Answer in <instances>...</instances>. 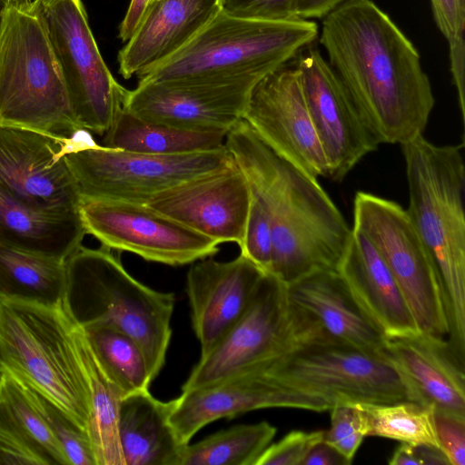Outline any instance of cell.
<instances>
[{
  "label": "cell",
  "mask_w": 465,
  "mask_h": 465,
  "mask_svg": "<svg viewBox=\"0 0 465 465\" xmlns=\"http://www.w3.org/2000/svg\"><path fill=\"white\" fill-rule=\"evenodd\" d=\"M328 63L381 143L421 135L434 106L420 54L371 0H348L318 35Z\"/></svg>",
  "instance_id": "1"
},
{
  "label": "cell",
  "mask_w": 465,
  "mask_h": 465,
  "mask_svg": "<svg viewBox=\"0 0 465 465\" xmlns=\"http://www.w3.org/2000/svg\"><path fill=\"white\" fill-rule=\"evenodd\" d=\"M224 144L269 219L271 274L289 284L318 270L337 271L352 228L317 179L276 153L243 119Z\"/></svg>",
  "instance_id": "2"
},
{
  "label": "cell",
  "mask_w": 465,
  "mask_h": 465,
  "mask_svg": "<svg viewBox=\"0 0 465 465\" xmlns=\"http://www.w3.org/2000/svg\"><path fill=\"white\" fill-rule=\"evenodd\" d=\"M464 144L439 146L419 135L401 144L407 213L440 276L447 301L448 341L465 358Z\"/></svg>",
  "instance_id": "3"
},
{
  "label": "cell",
  "mask_w": 465,
  "mask_h": 465,
  "mask_svg": "<svg viewBox=\"0 0 465 465\" xmlns=\"http://www.w3.org/2000/svg\"><path fill=\"white\" fill-rule=\"evenodd\" d=\"M64 302L81 327L104 324L131 336L141 347L154 380L172 338L175 297L134 278L106 247L81 245L65 260Z\"/></svg>",
  "instance_id": "4"
},
{
  "label": "cell",
  "mask_w": 465,
  "mask_h": 465,
  "mask_svg": "<svg viewBox=\"0 0 465 465\" xmlns=\"http://www.w3.org/2000/svg\"><path fill=\"white\" fill-rule=\"evenodd\" d=\"M0 370L86 430L89 394L64 299L46 304L0 295Z\"/></svg>",
  "instance_id": "5"
},
{
  "label": "cell",
  "mask_w": 465,
  "mask_h": 465,
  "mask_svg": "<svg viewBox=\"0 0 465 465\" xmlns=\"http://www.w3.org/2000/svg\"><path fill=\"white\" fill-rule=\"evenodd\" d=\"M318 35L312 20L249 19L221 10L183 48L138 75V82L262 79L297 56Z\"/></svg>",
  "instance_id": "6"
},
{
  "label": "cell",
  "mask_w": 465,
  "mask_h": 465,
  "mask_svg": "<svg viewBox=\"0 0 465 465\" xmlns=\"http://www.w3.org/2000/svg\"><path fill=\"white\" fill-rule=\"evenodd\" d=\"M0 123L73 139L83 130L71 108L45 24L33 1L0 11Z\"/></svg>",
  "instance_id": "7"
},
{
  "label": "cell",
  "mask_w": 465,
  "mask_h": 465,
  "mask_svg": "<svg viewBox=\"0 0 465 465\" xmlns=\"http://www.w3.org/2000/svg\"><path fill=\"white\" fill-rule=\"evenodd\" d=\"M321 339L330 340L309 315L292 303L286 283L265 273L243 314L209 352L201 355L182 391L271 362L305 342Z\"/></svg>",
  "instance_id": "8"
},
{
  "label": "cell",
  "mask_w": 465,
  "mask_h": 465,
  "mask_svg": "<svg viewBox=\"0 0 465 465\" xmlns=\"http://www.w3.org/2000/svg\"><path fill=\"white\" fill-rule=\"evenodd\" d=\"M375 247L395 279L420 331L449 337L447 301L436 267L405 209L358 192L353 226Z\"/></svg>",
  "instance_id": "9"
},
{
  "label": "cell",
  "mask_w": 465,
  "mask_h": 465,
  "mask_svg": "<svg viewBox=\"0 0 465 465\" xmlns=\"http://www.w3.org/2000/svg\"><path fill=\"white\" fill-rule=\"evenodd\" d=\"M75 143L65 153L81 197L146 203L184 181L233 162L226 146L182 154H150Z\"/></svg>",
  "instance_id": "10"
},
{
  "label": "cell",
  "mask_w": 465,
  "mask_h": 465,
  "mask_svg": "<svg viewBox=\"0 0 465 465\" xmlns=\"http://www.w3.org/2000/svg\"><path fill=\"white\" fill-rule=\"evenodd\" d=\"M263 369L281 386L336 402L407 401L402 382L382 357L330 340L305 342Z\"/></svg>",
  "instance_id": "11"
},
{
  "label": "cell",
  "mask_w": 465,
  "mask_h": 465,
  "mask_svg": "<svg viewBox=\"0 0 465 465\" xmlns=\"http://www.w3.org/2000/svg\"><path fill=\"white\" fill-rule=\"evenodd\" d=\"M58 61L76 122L104 135L124 107L127 89L105 64L81 0H34Z\"/></svg>",
  "instance_id": "12"
},
{
  "label": "cell",
  "mask_w": 465,
  "mask_h": 465,
  "mask_svg": "<svg viewBox=\"0 0 465 465\" xmlns=\"http://www.w3.org/2000/svg\"><path fill=\"white\" fill-rule=\"evenodd\" d=\"M78 212L86 234L102 246L148 262L181 266L219 251L216 241L145 203L81 197Z\"/></svg>",
  "instance_id": "13"
},
{
  "label": "cell",
  "mask_w": 465,
  "mask_h": 465,
  "mask_svg": "<svg viewBox=\"0 0 465 465\" xmlns=\"http://www.w3.org/2000/svg\"><path fill=\"white\" fill-rule=\"evenodd\" d=\"M74 141L0 123V188L41 210L79 213L81 194L65 158Z\"/></svg>",
  "instance_id": "14"
},
{
  "label": "cell",
  "mask_w": 465,
  "mask_h": 465,
  "mask_svg": "<svg viewBox=\"0 0 465 465\" xmlns=\"http://www.w3.org/2000/svg\"><path fill=\"white\" fill-rule=\"evenodd\" d=\"M295 64L326 159L327 177L342 180L381 142L319 50L309 47Z\"/></svg>",
  "instance_id": "15"
},
{
  "label": "cell",
  "mask_w": 465,
  "mask_h": 465,
  "mask_svg": "<svg viewBox=\"0 0 465 465\" xmlns=\"http://www.w3.org/2000/svg\"><path fill=\"white\" fill-rule=\"evenodd\" d=\"M261 79L138 82L127 90L124 108L145 120L181 129L227 134L242 119Z\"/></svg>",
  "instance_id": "16"
},
{
  "label": "cell",
  "mask_w": 465,
  "mask_h": 465,
  "mask_svg": "<svg viewBox=\"0 0 465 465\" xmlns=\"http://www.w3.org/2000/svg\"><path fill=\"white\" fill-rule=\"evenodd\" d=\"M242 119L283 159L315 179L327 177L326 159L295 63L283 64L255 84Z\"/></svg>",
  "instance_id": "17"
},
{
  "label": "cell",
  "mask_w": 465,
  "mask_h": 465,
  "mask_svg": "<svg viewBox=\"0 0 465 465\" xmlns=\"http://www.w3.org/2000/svg\"><path fill=\"white\" fill-rule=\"evenodd\" d=\"M170 403V422L183 445L190 443L204 426L219 419L268 408L322 412L332 407L321 398L281 386L263 369L257 367L182 391Z\"/></svg>",
  "instance_id": "18"
},
{
  "label": "cell",
  "mask_w": 465,
  "mask_h": 465,
  "mask_svg": "<svg viewBox=\"0 0 465 465\" xmlns=\"http://www.w3.org/2000/svg\"><path fill=\"white\" fill-rule=\"evenodd\" d=\"M250 202L248 183L233 160L157 193L145 204L220 244L240 245Z\"/></svg>",
  "instance_id": "19"
},
{
  "label": "cell",
  "mask_w": 465,
  "mask_h": 465,
  "mask_svg": "<svg viewBox=\"0 0 465 465\" xmlns=\"http://www.w3.org/2000/svg\"><path fill=\"white\" fill-rule=\"evenodd\" d=\"M264 274L242 254L228 262L207 257L191 266L186 294L201 355L209 352L241 318Z\"/></svg>",
  "instance_id": "20"
},
{
  "label": "cell",
  "mask_w": 465,
  "mask_h": 465,
  "mask_svg": "<svg viewBox=\"0 0 465 465\" xmlns=\"http://www.w3.org/2000/svg\"><path fill=\"white\" fill-rule=\"evenodd\" d=\"M383 357L399 375L407 401L465 417V360L448 340L420 331L387 337Z\"/></svg>",
  "instance_id": "21"
},
{
  "label": "cell",
  "mask_w": 465,
  "mask_h": 465,
  "mask_svg": "<svg viewBox=\"0 0 465 465\" xmlns=\"http://www.w3.org/2000/svg\"><path fill=\"white\" fill-rule=\"evenodd\" d=\"M221 10V0H152L119 52V73L129 79L166 61Z\"/></svg>",
  "instance_id": "22"
},
{
  "label": "cell",
  "mask_w": 465,
  "mask_h": 465,
  "mask_svg": "<svg viewBox=\"0 0 465 465\" xmlns=\"http://www.w3.org/2000/svg\"><path fill=\"white\" fill-rule=\"evenodd\" d=\"M286 285L292 303L327 338L384 358V335L360 308L337 271L318 270Z\"/></svg>",
  "instance_id": "23"
},
{
  "label": "cell",
  "mask_w": 465,
  "mask_h": 465,
  "mask_svg": "<svg viewBox=\"0 0 465 465\" xmlns=\"http://www.w3.org/2000/svg\"><path fill=\"white\" fill-rule=\"evenodd\" d=\"M337 272L360 308L385 338L419 331L386 263L371 242L354 228Z\"/></svg>",
  "instance_id": "24"
},
{
  "label": "cell",
  "mask_w": 465,
  "mask_h": 465,
  "mask_svg": "<svg viewBox=\"0 0 465 465\" xmlns=\"http://www.w3.org/2000/svg\"><path fill=\"white\" fill-rule=\"evenodd\" d=\"M70 465L28 388L0 370V465Z\"/></svg>",
  "instance_id": "25"
},
{
  "label": "cell",
  "mask_w": 465,
  "mask_h": 465,
  "mask_svg": "<svg viewBox=\"0 0 465 465\" xmlns=\"http://www.w3.org/2000/svg\"><path fill=\"white\" fill-rule=\"evenodd\" d=\"M170 407L149 390L122 398L117 432L125 465H179L185 445L170 422Z\"/></svg>",
  "instance_id": "26"
},
{
  "label": "cell",
  "mask_w": 465,
  "mask_h": 465,
  "mask_svg": "<svg viewBox=\"0 0 465 465\" xmlns=\"http://www.w3.org/2000/svg\"><path fill=\"white\" fill-rule=\"evenodd\" d=\"M85 234L79 213L41 210L0 188V244L66 260Z\"/></svg>",
  "instance_id": "27"
},
{
  "label": "cell",
  "mask_w": 465,
  "mask_h": 465,
  "mask_svg": "<svg viewBox=\"0 0 465 465\" xmlns=\"http://www.w3.org/2000/svg\"><path fill=\"white\" fill-rule=\"evenodd\" d=\"M73 339L89 394L86 431L96 465H125L117 432L118 409L124 396L105 373L84 331L74 320Z\"/></svg>",
  "instance_id": "28"
},
{
  "label": "cell",
  "mask_w": 465,
  "mask_h": 465,
  "mask_svg": "<svg viewBox=\"0 0 465 465\" xmlns=\"http://www.w3.org/2000/svg\"><path fill=\"white\" fill-rule=\"evenodd\" d=\"M227 134L191 131L143 119L124 107L104 134L103 146L150 154H182L224 146Z\"/></svg>",
  "instance_id": "29"
},
{
  "label": "cell",
  "mask_w": 465,
  "mask_h": 465,
  "mask_svg": "<svg viewBox=\"0 0 465 465\" xmlns=\"http://www.w3.org/2000/svg\"><path fill=\"white\" fill-rule=\"evenodd\" d=\"M65 279V260L0 244V295L55 304Z\"/></svg>",
  "instance_id": "30"
},
{
  "label": "cell",
  "mask_w": 465,
  "mask_h": 465,
  "mask_svg": "<svg viewBox=\"0 0 465 465\" xmlns=\"http://www.w3.org/2000/svg\"><path fill=\"white\" fill-rule=\"evenodd\" d=\"M277 429L267 421L219 430L183 447L179 465H255Z\"/></svg>",
  "instance_id": "31"
},
{
  "label": "cell",
  "mask_w": 465,
  "mask_h": 465,
  "mask_svg": "<svg viewBox=\"0 0 465 465\" xmlns=\"http://www.w3.org/2000/svg\"><path fill=\"white\" fill-rule=\"evenodd\" d=\"M82 328L105 373L123 396L149 390L153 379L148 362L131 336L104 324Z\"/></svg>",
  "instance_id": "32"
},
{
  "label": "cell",
  "mask_w": 465,
  "mask_h": 465,
  "mask_svg": "<svg viewBox=\"0 0 465 465\" xmlns=\"http://www.w3.org/2000/svg\"><path fill=\"white\" fill-rule=\"evenodd\" d=\"M358 404L364 417L367 436L439 447L433 409L411 401Z\"/></svg>",
  "instance_id": "33"
},
{
  "label": "cell",
  "mask_w": 465,
  "mask_h": 465,
  "mask_svg": "<svg viewBox=\"0 0 465 465\" xmlns=\"http://www.w3.org/2000/svg\"><path fill=\"white\" fill-rule=\"evenodd\" d=\"M437 26L449 45L450 72L459 103L465 99V0H430Z\"/></svg>",
  "instance_id": "34"
},
{
  "label": "cell",
  "mask_w": 465,
  "mask_h": 465,
  "mask_svg": "<svg viewBox=\"0 0 465 465\" xmlns=\"http://www.w3.org/2000/svg\"><path fill=\"white\" fill-rule=\"evenodd\" d=\"M28 391L35 406L62 446L69 464L96 465L87 431L76 425L46 398L30 388Z\"/></svg>",
  "instance_id": "35"
},
{
  "label": "cell",
  "mask_w": 465,
  "mask_h": 465,
  "mask_svg": "<svg viewBox=\"0 0 465 465\" xmlns=\"http://www.w3.org/2000/svg\"><path fill=\"white\" fill-rule=\"evenodd\" d=\"M331 411V426L324 441L351 463L367 436L364 417L358 402L340 401Z\"/></svg>",
  "instance_id": "36"
},
{
  "label": "cell",
  "mask_w": 465,
  "mask_h": 465,
  "mask_svg": "<svg viewBox=\"0 0 465 465\" xmlns=\"http://www.w3.org/2000/svg\"><path fill=\"white\" fill-rule=\"evenodd\" d=\"M240 247L243 255L263 272L271 273L272 256V229L266 213L261 203L251 195V202Z\"/></svg>",
  "instance_id": "37"
},
{
  "label": "cell",
  "mask_w": 465,
  "mask_h": 465,
  "mask_svg": "<svg viewBox=\"0 0 465 465\" xmlns=\"http://www.w3.org/2000/svg\"><path fill=\"white\" fill-rule=\"evenodd\" d=\"M325 430H292L270 444L255 465H302L311 450L324 440Z\"/></svg>",
  "instance_id": "38"
},
{
  "label": "cell",
  "mask_w": 465,
  "mask_h": 465,
  "mask_svg": "<svg viewBox=\"0 0 465 465\" xmlns=\"http://www.w3.org/2000/svg\"><path fill=\"white\" fill-rule=\"evenodd\" d=\"M433 420L439 447L450 465H465V417L433 410Z\"/></svg>",
  "instance_id": "39"
},
{
  "label": "cell",
  "mask_w": 465,
  "mask_h": 465,
  "mask_svg": "<svg viewBox=\"0 0 465 465\" xmlns=\"http://www.w3.org/2000/svg\"><path fill=\"white\" fill-rule=\"evenodd\" d=\"M222 10L232 16L285 20L292 16L293 0H221Z\"/></svg>",
  "instance_id": "40"
},
{
  "label": "cell",
  "mask_w": 465,
  "mask_h": 465,
  "mask_svg": "<svg viewBox=\"0 0 465 465\" xmlns=\"http://www.w3.org/2000/svg\"><path fill=\"white\" fill-rule=\"evenodd\" d=\"M348 0H293L292 16L303 20L322 19Z\"/></svg>",
  "instance_id": "41"
},
{
  "label": "cell",
  "mask_w": 465,
  "mask_h": 465,
  "mask_svg": "<svg viewBox=\"0 0 465 465\" xmlns=\"http://www.w3.org/2000/svg\"><path fill=\"white\" fill-rule=\"evenodd\" d=\"M351 462L338 450L324 441L316 444L309 452L302 465H349Z\"/></svg>",
  "instance_id": "42"
},
{
  "label": "cell",
  "mask_w": 465,
  "mask_h": 465,
  "mask_svg": "<svg viewBox=\"0 0 465 465\" xmlns=\"http://www.w3.org/2000/svg\"><path fill=\"white\" fill-rule=\"evenodd\" d=\"M152 0H131L125 16L119 28V37L126 42L135 31L146 6Z\"/></svg>",
  "instance_id": "43"
},
{
  "label": "cell",
  "mask_w": 465,
  "mask_h": 465,
  "mask_svg": "<svg viewBox=\"0 0 465 465\" xmlns=\"http://www.w3.org/2000/svg\"><path fill=\"white\" fill-rule=\"evenodd\" d=\"M391 465H420L414 444L401 442L389 460Z\"/></svg>",
  "instance_id": "44"
},
{
  "label": "cell",
  "mask_w": 465,
  "mask_h": 465,
  "mask_svg": "<svg viewBox=\"0 0 465 465\" xmlns=\"http://www.w3.org/2000/svg\"><path fill=\"white\" fill-rule=\"evenodd\" d=\"M28 0H6L5 3H17V2H24Z\"/></svg>",
  "instance_id": "45"
},
{
  "label": "cell",
  "mask_w": 465,
  "mask_h": 465,
  "mask_svg": "<svg viewBox=\"0 0 465 465\" xmlns=\"http://www.w3.org/2000/svg\"><path fill=\"white\" fill-rule=\"evenodd\" d=\"M0 11H1V9H0Z\"/></svg>",
  "instance_id": "46"
}]
</instances>
